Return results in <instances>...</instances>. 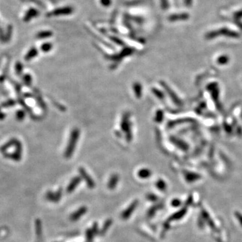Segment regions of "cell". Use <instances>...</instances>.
Instances as JSON below:
<instances>
[{
	"instance_id": "obj_23",
	"label": "cell",
	"mask_w": 242,
	"mask_h": 242,
	"mask_svg": "<svg viewBox=\"0 0 242 242\" xmlns=\"http://www.w3.org/2000/svg\"><path fill=\"white\" fill-rule=\"evenodd\" d=\"M38 14V12H37V10H34V9H31V10H30L28 11V12L27 13V14L26 16V18L27 19V20H28L31 18L34 17V16H37Z\"/></svg>"
},
{
	"instance_id": "obj_16",
	"label": "cell",
	"mask_w": 242,
	"mask_h": 242,
	"mask_svg": "<svg viewBox=\"0 0 242 242\" xmlns=\"http://www.w3.org/2000/svg\"><path fill=\"white\" fill-rule=\"evenodd\" d=\"M121 129L124 132H127L128 134L129 133V131H130V124L129 122V119L127 118L126 116H123L121 121ZM130 135V133H129Z\"/></svg>"
},
{
	"instance_id": "obj_24",
	"label": "cell",
	"mask_w": 242,
	"mask_h": 242,
	"mask_svg": "<svg viewBox=\"0 0 242 242\" xmlns=\"http://www.w3.org/2000/svg\"><path fill=\"white\" fill-rule=\"evenodd\" d=\"M169 222H168V221H166L165 223H164V224H163V232H161V238H163L164 236H165V234L166 233V232H168V230L169 229Z\"/></svg>"
},
{
	"instance_id": "obj_3",
	"label": "cell",
	"mask_w": 242,
	"mask_h": 242,
	"mask_svg": "<svg viewBox=\"0 0 242 242\" xmlns=\"http://www.w3.org/2000/svg\"><path fill=\"white\" fill-rule=\"evenodd\" d=\"M63 190L62 188H60L57 192L48 191L46 192L45 194V198L47 201L51 202H58L61 201V197H62Z\"/></svg>"
},
{
	"instance_id": "obj_8",
	"label": "cell",
	"mask_w": 242,
	"mask_h": 242,
	"mask_svg": "<svg viewBox=\"0 0 242 242\" xmlns=\"http://www.w3.org/2000/svg\"><path fill=\"white\" fill-rule=\"evenodd\" d=\"M219 36L220 35H224L228 37H232V38H238L240 34L238 32H236L234 30H230L227 28H222L218 29Z\"/></svg>"
},
{
	"instance_id": "obj_13",
	"label": "cell",
	"mask_w": 242,
	"mask_h": 242,
	"mask_svg": "<svg viewBox=\"0 0 242 242\" xmlns=\"http://www.w3.org/2000/svg\"><path fill=\"white\" fill-rule=\"evenodd\" d=\"M189 18V14L187 13H174L169 16L168 20L171 22H176L179 20H186Z\"/></svg>"
},
{
	"instance_id": "obj_11",
	"label": "cell",
	"mask_w": 242,
	"mask_h": 242,
	"mask_svg": "<svg viewBox=\"0 0 242 242\" xmlns=\"http://www.w3.org/2000/svg\"><path fill=\"white\" fill-rule=\"evenodd\" d=\"M163 207H164V204L163 202H160L159 203H157V204H156V205H154V206H152V207L148 210V211H147V217H148L149 218H152L153 217H154L155 213H156L158 211L162 209Z\"/></svg>"
},
{
	"instance_id": "obj_34",
	"label": "cell",
	"mask_w": 242,
	"mask_h": 242,
	"mask_svg": "<svg viewBox=\"0 0 242 242\" xmlns=\"http://www.w3.org/2000/svg\"><path fill=\"white\" fill-rule=\"evenodd\" d=\"M193 3V0H184V4L187 7H190Z\"/></svg>"
},
{
	"instance_id": "obj_7",
	"label": "cell",
	"mask_w": 242,
	"mask_h": 242,
	"mask_svg": "<svg viewBox=\"0 0 242 242\" xmlns=\"http://www.w3.org/2000/svg\"><path fill=\"white\" fill-rule=\"evenodd\" d=\"M73 8L71 7H65L58 8V9L55 10L54 12L49 13L50 16H60V15H68L71 14L73 12Z\"/></svg>"
},
{
	"instance_id": "obj_32",
	"label": "cell",
	"mask_w": 242,
	"mask_h": 242,
	"mask_svg": "<svg viewBox=\"0 0 242 242\" xmlns=\"http://www.w3.org/2000/svg\"><path fill=\"white\" fill-rule=\"evenodd\" d=\"M235 216L239 220V222H240V224L242 225V215H241L240 213H235Z\"/></svg>"
},
{
	"instance_id": "obj_33",
	"label": "cell",
	"mask_w": 242,
	"mask_h": 242,
	"mask_svg": "<svg viewBox=\"0 0 242 242\" xmlns=\"http://www.w3.org/2000/svg\"><path fill=\"white\" fill-rule=\"evenodd\" d=\"M235 23L236 24V25L240 28L242 30V22H241V20H235Z\"/></svg>"
},
{
	"instance_id": "obj_6",
	"label": "cell",
	"mask_w": 242,
	"mask_h": 242,
	"mask_svg": "<svg viewBox=\"0 0 242 242\" xmlns=\"http://www.w3.org/2000/svg\"><path fill=\"white\" fill-rule=\"evenodd\" d=\"M81 181H82V178L80 176L73 177L70 182H69L67 187V193H71L72 192H73L77 186H78Z\"/></svg>"
},
{
	"instance_id": "obj_30",
	"label": "cell",
	"mask_w": 242,
	"mask_h": 242,
	"mask_svg": "<svg viewBox=\"0 0 242 242\" xmlns=\"http://www.w3.org/2000/svg\"><path fill=\"white\" fill-rule=\"evenodd\" d=\"M162 115H163L162 111H158V112H157V116L155 115V121H158V119H159L160 121H162V119H163Z\"/></svg>"
},
{
	"instance_id": "obj_5",
	"label": "cell",
	"mask_w": 242,
	"mask_h": 242,
	"mask_svg": "<svg viewBox=\"0 0 242 242\" xmlns=\"http://www.w3.org/2000/svg\"><path fill=\"white\" fill-rule=\"evenodd\" d=\"M87 212H88V207H85V206H82V207H79L78 209L74 211V212L71 214L70 217H69V219H70L72 222L77 221Z\"/></svg>"
},
{
	"instance_id": "obj_15",
	"label": "cell",
	"mask_w": 242,
	"mask_h": 242,
	"mask_svg": "<svg viewBox=\"0 0 242 242\" xmlns=\"http://www.w3.org/2000/svg\"><path fill=\"white\" fill-rule=\"evenodd\" d=\"M152 175V172L148 168H142L137 172V176L141 179H147Z\"/></svg>"
},
{
	"instance_id": "obj_10",
	"label": "cell",
	"mask_w": 242,
	"mask_h": 242,
	"mask_svg": "<svg viewBox=\"0 0 242 242\" xmlns=\"http://www.w3.org/2000/svg\"><path fill=\"white\" fill-rule=\"evenodd\" d=\"M119 179H120V178L117 174H113L111 175L107 184L108 189L111 190H115L119 182Z\"/></svg>"
},
{
	"instance_id": "obj_21",
	"label": "cell",
	"mask_w": 242,
	"mask_h": 242,
	"mask_svg": "<svg viewBox=\"0 0 242 242\" xmlns=\"http://www.w3.org/2000/svg\"><path fill=\"white\" fill-rule=\"evenodd\" d=\"M146 199L147 201H149L150 202H157L158 200H159V198H158V196L157 195H155V194L154 193H149L146 194Z\"/></svg>"
},
{
	"instance_id": "obj_22",
	"label": "cell",
	"mask_w": 242,
	"mask_h": 242,
	"mask_svg": "<svg viewBox=\"0 0 242 242\" xmlns=\"http://www.w3.org/2000/svg\"><path fill=\"white\" fill-rule=\"evenodd\" d=\"M52 36V32L50 31H44V32H40V33H38L37 34V37L40 39L42 38H48L49 37Z\"/></svg>"
},
{
	"instance_id": "obj_18",
	"label": "cell",
	"mask_w": 242,
	"mask_h": 242,
	"mask_svg": "<svg viewBox=\"0 0 242 242\" xmlns=\"http://www.w3.org/2000/svg\"><path fill=\"white\" fill-rule=\"evenodd\" d=\"M155 186H156L158 190L162 192L165 191L167 189V187H168L166 182L162 179H159L155 182Z\"/></svg>"
},
{
	"instance_id": "obj_17",
	"label": "cell",
	"mask_w": 242,
	"mask_h": 242,
	"mask_svg": "<svg viewBox=\"0 0 242 242\" xmlns=\"http://www.w3.org/2000/svg\"><path fill=\"white\" fill-rule=\"evenodd\" d=\"M133 88L136 96H137L138 98H141V96L142 95V86L141 85V83L138 82L134 83Z\"/></svg>"
},
{
	"instance_id": "obj_31",
	"label": "cell",
	"mask_w": 242,
	"mask_h": 242,
	"mask_svg": "<svg viewBox=\"0 0 242 242\" xmlns=\"http://www.w3.org/2000/svg\"><path fill=\"white\" fill-rule=\"evenodd\" d=\"M100 3L102 5H104V6L108 7L111 4L112 1H111V0H100Z\"/></svg>"
},
{
	"instance_id": "obj_9",
	"label": "cell",
	"mask_w": 242,
	"mask_h": 242,
	"mask_svg": "<svg viewBox=\"0 0 242 242\" xmlns=\"http://www.w3.org/2000/svg\"><path fill=\"white\" fill-rule=\"evenodd\" d=\"M187 213V208L186 207H184L182 208L181 210H180L179 211H178V212L174 213L173 215H172L168 219V222H171V221H176V220H179V219H181L182 218H183L184 215Z\"/></svg>"
},
{
	"instance_id": "obj_4",
	"label": "cell",
	"mask_w": 242,
	"mask_h": 242,
	"mask_svg": "<svg viewBox=\"0 0 242 242\" xmlns=\"http://www.w3.org/2000/svg\"><path fill=\"white\" fill-rule=\"evenodd\" d=\"M79 172L81 176V178L84 180V181L86 182L88 187L90 189H93L95 187V182H94V180L91 178L90 175H89L87 172H86L84 168H79Z\"/></svg>"
},
{
	"instance_id": "obj_20",
	"label": "cell",
	"mask_w": 242,
	"mask_h": 242,
	"mask_svg": "<svg viewBox=\"0 0 242 242\" xmlns=\"http://www.w3.org/2000/svg\"><path fill=\"white\" fill-rule=\"evenodd\" d=\"M37 50L35 48H33L32 49H30L28 53L26 55V56L25 57V60L26 61H30L32 58H34V57L37 56Z\"/></svg>"
},
{
	"instance_id": "obj_29",
	"label": "cell",
	"mask_w": 242,
	"mask_h": 242,
	"mask_svg": "<svg viewBox=\"0 0 242 242\" xmlns=\"http://www.w3.org/2000/svg\"><path fill=\"white\" fill-rule=\"evenodd\" d=\"M233 17H234L235 20H241V19L242 18V10H240V11H238V12H235L234 13Z\"/></svg>"
},
{
	"instance_id": "obj_2",
	"label": "cell",
	"mask_w": 242,
	"mask_h": 242,
	"mask_svg": "<svg viewBox=\"0 0 242 242\" xmlns=\"http://www.w3.org/2000/svg\"><path fill=\"white\" fill-rule=\"evenodd\" d=\"M138 205H139L138 200H135V201H133L131 203H130L129 207L122 212L121 215L122 219H123V220H127L128 219H129L130 217V216L132 215L133 212H134L136 210V208L138 207Z\"/></svg>"
},
{
	"instance_id": "obj_25",
	"label": "cell",
	"mask_w": 242,
	"mask_h": 242,
	"mask_svg": "<svg viewBox=\"0 0 242 242\" xmlns=\"http://www.w3.org/2000/svg\"><path fill=\"white\" fill-rule=\"evenodd\" d=\"M52 47V44H51L50 43H46L45 44H43V45L41 46V50L44 52H49L51 50Z\"/></svg>"
},
{
	"instance_id": "obj_19",
	"label": "cell",
	"mask_w": 242,
	"mask_h": 242,
	"mask_svg": "<svg viewBox=\"0 0 242 242\" xmlns=\"http://www.w3.org/2000/svg\"><path fill=\"white\" fill-rule=\"evenodd\" d=\"M94 233L91 228L86 229L85 231V239L87 242H93L94 238Z\"/></svg>"
},
{
	"instance_id": "obj_12",
	"label": "cell",
	"mask_w": 242,
	"mask_h": 242,
	"mask_svg": "<svg viewBox=\"0 0 242 242\" xmlns=\"http://www.w3.org/2000/svg\"><path fill=\"white\" fill-rule=\"evenodd\" d=\"M43 227H42V223L40 219H37L35 221V232L36 236H37V241L40 242L42 240V236H43Z\"/></svg>"
},
{
	"instance_id": "obj_14",
	"label": "cell",
	"mask_w": 242,
	"mask_h": 242,
	"mask_svg": "<svg viewBox=\"0 0 242 242\" xmlns=\"http://www.w3.org/2000/svg\"><path fill=\"white\" fill-rule=\"evenodd\" d=\"M112 223H113V221L112 219H106V220L105 221L104 225H103L102 227L101 228V229L100 230L99 235L100 236H104L106 233H107L108 229L110 228L111 225H112Z\"/></svg>"
},
{
	"instance_id": "obj_27",
	"label": "cell",
	"mask_w": 242,
	"mask_h": 242,
	"mask_svg": "<svg viewBox=\"0 0 242 242\" xmlns=\"http://www.w3.org/2000/svg\"><path fill=\"white\" fill-rule=\"evenodd\" d=\"M182 205L181 201L178 199H174L171 201V205L174 207H178Z\"/></svg>"
},
{
	"instance_id": "obj_1",
	"label": "cell",
	"mask_w": 242,
	"mask_h": 242,
	"mask_svg": "<svg viewBox=\"0 0 242 242\" xmlns=\"http://www.w3.org/2000/svg\"><path fill=\"white\" fill-rule=\"evenodd\" d=\"M79 137V130L78 128H74L71 132L70 137L67 143V146L65 149V157L66 158H69L71 157L72 154H73L75 148L77 143Z\"/></svg>"
},
{
	"instance_id": "obj_26",
	"label": "cell",
	"mask_w": 242,
	"mask_h": 242,
	"mask_svg": "<svg viewBox=\"0 0 242 242\" xmlns=\"http://www.w3.org/2000/svg\"><path fill=\"white\" fill-rule=\"evenodd\" d=\"M91 230L93 231V232L94 233V235H97L98 234L99 232H100V230L98 229V224L97 222H94L93 225H92V227H91Z\"/></svg>"
},
{
	"instance_id": "obj_28",
	"label": "cell",
	"mask_w": 242,
	"mask_h": 242,
	"mask_svg": "<svg viewBox=\"0 0 242 242\" xmlns=\"http://www.w3.org/2000/svg\"><path fill=\"white\" fill-rule=\"evenodd\" d=\"M161 7L163 10H167L169 7L168 0H160Z\"/></svg>"
}]
</instances>
